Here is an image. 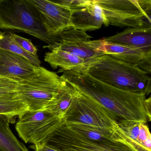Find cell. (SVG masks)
Returning <instances> with one entry per match:
<instances>
[{
    "instance_id": "cell-1",
    "label": "cell",
    "mask_w": 151,
    "mask_h": 151,
    "mask_svg": "<svg viewBox=\"0 0 151 151\" xmlns=\"http://www.w3.org/2000/svg\"><path fill=\"white\" fill-rule=\"evenodd\" d=\"M61 76L78 91L101 105L119 126L146 124L151 121V97L144 93L124 91L91 76L83 68L63 71Z\"/></svg>"
},
{
    "instance_id": "cell-2",
    "label": "cell",
    "mask_w": 151,
    "mask_h": 151,
    "mask_svg": "<svg viewBox=\"0 0 151 151\" xmlns=\"http://www.w3.org/2000/svg\"><path fill=\"white\" fill-rule=\"evenodd\" d=\"M83 68L96 80L115 88L148 95L150 74L139 68L105 54L86 63Z\"/></svg>"
},
{
    "instance_id": "cell-3",
    "label": "cell",
    "mask_w": 151,
    "mask_h": 151,
    "mask_svg": "<svg viewBox=\"0 0 151 151\" xmlns=\"http://www.w3.org/2000/svg\"><path fill=\"white\" fill-rule=\"evenodd\" d=\"M66 83L55 72L37 66L32 74L18 82L17 93L28 110H44L55 99Z\"/></svg>"
},
{
    "instance_id": "cell-4",
    "label": "cell",
    "mask_w": 151,
    "mask_h": 151,
    "mask_svg": "<svg viewBox=\"0 0 151 151\" xmlns=\"http://www.w3.org/2000/svg\"><path fill=\"white\" fill-rule=\"evenodd\" d=\"M0 29L18 30L47 44L50 48L56 37L47 33L39 15L28 0H0Z\"/></svg>"
},
{
    "instance_id": "cell-5",
    "label": "cell",
    "mask_w": 151,
    "mask_h": 151,
    "mask_svg": "<svg viewBox=\"0 0 151 151\" xmlns=\"http://www.w3.org/2000/svg\"><path fill=\"white\" fill-rule=\"evenodd\" d=\"M108 25L151 28V0H94Z\"/></svg>"
},
{
    "instance_id": "cell-6",
    "label": "cell",
    "mask_w": 151,
    "mask_h": 151,
    "mask_svg": "<svg viewBox=\"0 0 151 151\" xmlns=\"http://www.w3.org/2000/svg\"><path fill=\"white\" fill-rule=\"evenodd\" d=\"M45 144L62 151H143L132 139L114 142L91 141L64 123Z\"/></svg>"
},
{
    "instance_id": "cell-7",
    "label": "cell",
    "mask_w": 151,
    "mask_h": 151,
    "mask_svg": "<svg viewBox=\"0 0 151 151\" xmlns=\"http://www.w3.org/2000/svg\"><path fill=\"white\" fill-rule=\"evenodd\" d=\"M76 90V96L63 118L64 123H78L116 132H124L111 114L101 105Z\"/></svg>"
},
{
    "instance_id": "cell-8",
    "label": "cell",
    "mask_w": 151,
    "mask_h": 151,
    "mask_svg": "<svg viewBox=\"0 0 151 151\" xmlns=\"http://www.w3.org/2000/svg\"><path fill=\"white\" fill-rule=\"evenodd\" d=\"M16 129L25 143L45 144L63 124V118L47 110H27L19 116Z\"/></svg>"
},
{
    "instance_id": "cell-9",
    "label": "cell",
    "mask_w": 151,
    "mask_h": 151,
    "mask_svg": "<svg viewBox=\"0 0 151 151\" xmlns=\"http://www.w3.org/2000/svg\"><path fill=\"white\" fill-rule=\"evenodd\" d=\"M38 13L44 29L48 35L55 37L71 25V10L54 1L28 0Z\"/></svg>"
},
{
    "instance_id": "cell-10",
    "label": "cell",
    "mask_w": 151,
    "mask_h": 151,
    "mask_svg": "<svg viewBox=\"0 0 151 151\" xmlns=\"http://www.w3.org/2000/svg\"><path fill=\"white\" fill-rule=\"evenodd\" d=\"M70 10L71 25L76 29L86 32L99 29L102 25L108 26L102 9L94 0H86L82 6Z\"/></svg>"
},
{
    "instance_id": "cell-11",
    "label": "cell",
    "mask_w": 151,
    "mask_h": 151,
    "mask_svg": "<svg viewBox=\"0 0 151 151\" xmlns=\"http://www.w3.org/2000/svg\"><path fill=\"white\" fill-rule=\"evenodd\" d=\"M91 38L86 33L77 38L58 42L50 49L57 48L68 52L83 59L86 63L105 55L104 39L91 40Z\"/></svg>"
},
{
    "instance_id": "cell-12",
    "label": "cell",
    "mask_w": 151,
    "mask_h": 151,
    "mask_svg": "<svg viewBox=\"0 0 151 151\" xmlns=\"http://www.w3.org/2000/svg\"><path fill=\"white\" fill-rule=\"evenodd\" d=\"M104 49L105 54L136 66L151 74V54L147 53L137 47L107 43L105 41Z\"/></svg>"
},
{
    "instance_id": "cell-13",
    "label": "cell",
    "mask_w": 151,
    "mask_h": 151,
    "mask_svg": "<svg viewBox=\"0 0 151 151\" xmlns=\"http://www.w3.org/2000/svg\"><path fill=\"white\" fill-rule=\"evenodd\" d=\"M37 66L14 53L0 49V76L17 82L32 74Z\"/></svg>"
},
{
    "instance_id": "cell-14",
    "label": "cell",
    "mask_w": 151,
    "mask_h": 151,
    "mask_svg": "<svg viewBox=\"0 0 151 151\" xmlns=\"http://www.w3.org/2000/svg\"><path fill=\"white\" fill-rule=\"evenodd\" d=\"M103 39L107 43L137 47L151 54V28H129Z\"/></svg>"
},
{
    "instance_id": "cell-15",
    "label": "cell",
    "mask_w": 151,
    "mask_h": 151,
    "mask_svg": "<svg viewBox=\"0 0 151 151\" xmlns=\"http://www.w3.org/2000/svg\"><path fill=\"white\" fill-rule=\"evenodd\" d=\"M89 140L96 142H114L131 140L125 132H116L107 129H101L78 123H64Z\"/></svg>"
},
{
    "instance_id": "cell-16",
    "label": "cell",
    "mask_w": 151,
    "mask_h": 151,
    "mask_svg": "<svg viewBox=\"0 0 151 151\" xmlns=\"http://www.w3.org/2000/svg\"><path fill=\"white\" fill-rule=\"evenodd\" d=\"M45 60L54 69L60 68L62 72L82 68L86 63L83 59L57 48L47 52Z\"/></svg>"
},
{
    "instance_id": "cell-17",
    "label": "cell",
    "mask_w": 151,
    "mask_h": 151,
    "mask_svg": "<svg viewBox=\"0 0 151 151\" xmlns=\"http://www.w3.org/2000/svg\"><path fill=\"white\" fill-rule=\"evenodd\" d=\"M14 117L0 114V151H29L17 139L9 128Z\"/></svg>"
},
{
    "instance_id": "cell-18",
    "label": "cell",
    "mask_w": 151,
    "mask_h": 151,
    "mask_svg": "<svg viewBox=\"0 0 151 151\" xmlns=\"http://www.w3.org/2000/svg\"><path fill=\"white\" fill-rule=\"evenodd\" d=\"M76 88L66 81V83L61 89L55 99L46 109L63 118L76 96Z\"/></svg>"
},
{
    "instance_id": "cell-19",
    "label": "cell",
    "mask_w": 151,
    "mask_h": 151,
    "mask_svg": "<svg viewBox=\"0 0 151 151\" xmlns=\"http://www.w3.org/2000/svg\"><path fill=\"white\" fill-rule=\"evenodd\" d=\"M120 127L143 151H151V133L146 124L139 123L130 126Z\"/></svg>"
},
{
    "instance_id": "cell-20",
    "label": "cell",
    "mask_w": 151,
    "mask_h": 151,
    "mask_svg": "<svg viewBox=\"0 0 151 151\" xmlns=\"http://www.w3.org/2000/svg\"><path fill=\"white\" fill-rule=\"evenodd\" d=\"M0 49L21 55L35 66H40L41 64L38 57L32 56L22 49L11 36V32L0 31Z\"/></svg>"
},
{
    "instance_id": "cell-21",
    "label": "cell",
    "mask_w": 151,
    "mask_h": 151,
    "mask_svg": "<svg viewBox=\"0 0 151 151\" xmlns=\"http://www.w3.org/2000/svg\"><path fill=\"white\" fill-rule=\"evenodd\" d=\"M26 104L16 95L0 98V114L15 117L28 110Z\"/></svg>"
},
{
    "instance_id": "cell-22",
    "label": "cell",
    "mask_w": 151,
    "mask_h": 151,
    "mask_svg": "<svg viewBox=\"0 0 151 151\" xmlns=\"http://www.w3.org/2000/svg\"><path fill=\"white\" fill-rule=\"evenodd\" d=\"M18 82L0 76V98L17 94Z\"/></svg>"
},
{
    "instance_id": "cell-23",
    "label": "cell",
    "mask_w": 151,
    "mask_h": 151,
    "mask_svg": "<svg viewBox=\"0 0 151 151\" xmlns=\"http://www.w3.org/2000/svg\"><path fill=\"white\" fill-rule=\"evenodd\" d=\"M11 35L16 41L19 44V45L25 52L31 55L32 56L38 57L37 55V49L30 40L24 38L15 33L11 32Z\"/></svg>"
},
{
    "instance_id": "cell-24",
    "label": "cell",
    "mask_w": 151,
    "mask_h": 151,
    "mask_svg": "<svg viewBox=\"0 0 151 151\" xmlns=\"http://www.w3.org/2000/svg\"><path fill=\"white\" fill-rule=\"evenodd\" d=\"M32 147L36 151H62L56 148L51 147L45 144L33 145Z\"/></svg>"
}]
</instances>
